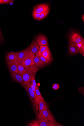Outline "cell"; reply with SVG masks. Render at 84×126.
Returning a JSON list of instances; mask_svg holds the SVG:
<instances>
[{
	"instance_id": "25",
	"label": "cell",
	"mask_w": 84,
	"mask_h": 126,
	"mask_svg": "<svg viewBox=\"0 0 84 126\" xmlns=\"http://www.w3.org/2000/svg\"><path fill=\"white\" fill-rule=\"evenodd\" d=\"M50 11H47V12L42 13L41 15L40 18L38 20H41L45 18L48 14Z\"/></svg>"
},
{
	"instance_id": "6",
	"label": "cell",
	"mask_w": 84,
	"mask_h": 126,
	"mask_svg": "<svg viewBox=\"0 0 84 126\" xmlns=\"http://www.w3.org/2000/svg\"><path fill=\"white\" fill-rule=\"evenodd\" d=\"M31 51L30 47H29L19 52L18 56V61L22 63L28 58Z\"/></svg>"
},
{
	"instance_id": "15",
	"label": "cell",
	"mask_w": 84,
	"mask_h": 126,
	"mask_svg": "<svg viewBox=\"0 0 84 126\" xmlns=\"http://www.w3.org/2000/svg\"><path fill=\"white\" fill-rule=\"evenodd\" d=\"M16 64L18 67L19 73L21 75L27 72L29 69V68H27L24 67L22 63L19 62L18 61L16 63Z\"/></svg>"
},
{
	"instance_id": "24",
	"label": "cell",
	"mask_w": 84,
	"mask_h": 126,
	"mask_svg": "<svg viewBox=\"0 0 84 126\" xmlns=\"http://www.w3.org/2000/svg\"><path fill=\"white\" fill-rule=\"evenodd\" d=\"M27 126H39V125L37 122L35 120L32 121Z\"/></svg>"
},
{
	"instance_id": "17",
	"label": "cell",
	"mask_w": 84,
	"mask_h": 126,
	"mask_svg": "<svg viewBox=\"0 0 84 126\" xmlns=\"http://www.w3.org/2000/svg\"><path fill=\"white\" fill-rule=\"evenodd\" d=\"M12 77L19 83L21 84L23 82L22 75L19 73H15L12 74L11 75Z\"/></svg>"
},
{
	"instance_id": "1",
	"label": "cell",
	"mask_w": 84,
	"mask_h": 126,
	"mask_svg": "<svg viewBox=\"0 0 84 126\" xmlns=\"http://www.w3.org/2000/svg\"><path fill=\"white\" fill-rule=\"evenodd\" d=\"M39 70V69L34 64L29 68V70L22 75L23 82L21 85L26 91H27V87L29 82L31 81V76L33 75H35Z\"/></svg>"
},
{
	"instance_id": "3",
	"label": "cell",
	"mask_w": 84,
	"mask_h": 126,
	"mask_svg": "<svg viewBox=\"0 0 84 126\" xmlns=\"http://www.w3.org/2000/svg\"><path fill=\"white\" fill-rule=\"evenodd\" d=\"M38 113L43 118L53 123L55 126H62L57 121L49 108H46L42 110L39 111Z\"/></svg>"
},
{
	"instance_id": "27",
	"label": "cell",
	"mask_w": 84,
	"mask_h": 126,
	"mask_svg": "<svg viewBox=\"0 0 84 126\" xmlns=\"http://www.w3.org/2000/svg\"><path fill=\"white\" fill-rule=\"evenodd\" d=\"M52 88L54 90H56L59 89L60 86L58 84L55 83L52 85Z\"/></svg>"
},
{
	"instance_id": "16",
	"label": "cell",
	"mask_w": 84,
	"mask_h": 126,
	"mask_svg": "<svg viewBox=\"0 0 84 126\" xmlns=\"http://www.w3.org/2000/svg\"><path fill=\"white\" fill-rule=\"evenodd\" d=\"M82 40L80 43L74 44L80 53L84 56V39L81 36Z\"/></svg>"
},
{
	"instance_id": "30",
	"label": "cell",
	"mask_w": 84,
	"mask_h": 126,
	"mask_svg": "<svg viewBox=\"0 0 84 126\" xmlns=\"http://www.w3.org/2000/svg\"><path fill=\"white\" fill-rule=\"evenodd\" d=\"M14 2V0H11L10 1L9 3L10 5H12L13 4Z\"/></svg>"
},
{
	"instance_id": "11",
	"label": "cell",
	"mask_w": 84,
	"mask_h": 126,
	"mask_svg": "<svg viewBox=\"0 0 84 126\" xmlns=\"http://www.w3.org/2000/svg\"><path fill=\"white\" fill-rule=\"evenodd\" d=\"M34 62L35 66L39 69L42 68L47 65L41 60L38 55V53L34 56Z\"/></svg>"
},
{
	"instance_id": "33",
	"label": "cell",
	"mask_w": 84,
	"mask_h": 126,
	"mask_svg": "<svg viewBox=\"0 0 84 126\" xmlns=\"http://www.w3.org/2000/svg\"><path fill=\"white\" fill-rule=\"evenodd\" d=\"M0 33H1L0 30Z\"/></svg>"
},
{
	"instance_id": "7",
	"label": "cell",
	"mask_w": 84,
	"mask_h": 126,
	"mask_svg": "<svg viewBox=\"0 0 84 126\" xmlns=\"http://www.w3.org/2000/svg\"><path fill=\"white\" fill-rule=\"evenodd\" d=\"M68 40L69 42L74 44L79 43L81 41V36L78 32H72L70 34Z\"/></svg>"
},
{
	"instance_id": "5",
	"label": "cell",
	"mask_w": 84,
	"mask_h": 126,
	"mask_svg": "<svg viewBox=\"0 0 84 126\" xmlns=\"http://www.w3.org/2000/svg\"><path fill=\"white\" fill-rule=\"evenodd\" d=\"M35 120L37 122L39 126H55L53 123L43 118L38 113L36 115Z\"/></svg>"
},
{
	"instance_id": "20",
	"label": "cell",
	"mask_w": 84,
	"mask_h": 126,
	"mask_svg": "<svg viewBox=\"0 0 84 126\" xmlns=\"http://www.w3.org/2000/svg\"><path fill=\"white\" fill-rule=\"evenodd\" d=\"M42 55L45 58L48 59L51 58L52 55L50 50H47L41 53Z\"/></svg>"
},
{
	"instance_id": "2",
	"label": "cell",
	"mask_w": 84,
	"mask_h": 126,
	"mask_svg": "<svg viewBox=\"0 0 84 126\" xmlns=\"http://www.w3.org/2000/svg\"><path fill=\"white\" fill-rule=\"evenodd\" d=\"M27 91L36 115L38 113L39 100L36 97L34 91L31 87L30 81L29 82L28 86Z\"/></svg>"
},
{
	"instance_id": "12",
	"label": "cell",
	"mask_w": 84,
	"mask_h": 126,
	"mask_svg": "<svg viewBox=\"0 0 84 126\" xmlns=\"http://www.w3.org/2000/svg\"><path fill=\"white\" fill-rule=\"evenodd\" d=\"M6 62L11 73L12 74L15 73H19L18 67L16 63L9 62L7 60Z\"/></svg>"
},
{
	"instance_id": "9",
	"label": "cell",
	"mask_w": 84,
	"mask_h": 126,
	"mask_svg": "<svg viewBox=\"0 0 84 126\" xmlns=\"http://www.w3.org/2000/svg\"><path fill=\"white\" fill-rule=\"evenodd\" d=\"M19 52H10L6 56V60L9 62L16 63L18 61V56Z\"/></svg>"
},
{
	"instance_id": "28",
	"label": "cell",
	"mask_w": 84,
	"mask_h": 126,
	"mask_svg": "<svg viewBox=\"0 0 84 126\" xmlns=\"http://www.w3.org/2000/svg\"><path fill=\"white\" fill-rule=\"evenodd\" d=\"M10 0H0V4H7L9 3Z\"/></svg>"
},
{
	"instance_id": "22",
	"label": "cell",
	"mask_w": 84,
	"mask_h": 126,
	"mask_svg": "<svg viewBox=\"0 0 84 126\" xmlns=\"http://www.w3.org/2000/svg\"><path fill=\"white\" fill-rule=\"evenodd\" d=\"M50 50V48L48 46H43L40 47L39 48V50L41 53L47 50Z\"/></svg>"
},
{
	"instance_id": "23",
	"label": "cell",
	"mask_w": 84,
	"mask_h": 126,
	"mask_svg": "<svg viewBox=\"0 0 84 126\" xmlns=\"http://www.w3.org/2000/svg\"><path fill=\"white\" fill-rule=\"evenodd\" d=\"M35 75H32L31 77L30 80L31 82L36 88L38 86L35 80Z\"/></svg>"
},
{
	"instance_id": "10",
	"label": "cell",
	"mask_w": 84,
	"mask_h": 126,
	"mask_svg": "<svg viewBox=\"0 0 84 126\" xmlns=\"http://www.w3.org/2000/svg\"><path fill=\"white\" fill-rule=\"evenodd\" d=\"M36 42L39 46H49L48 42L46 37L43 35H39L35 38Z\"/></svg>"
},
{
	"instance_id": "26",
	"label": "cell",
	"mask_w": 84,
	"mask_h": 126,
	"mask_svg": "<svg viewBox=\"0 0 84 126\" xmlns=\"http://www.w3.org/2000/svg\"><path fill=\"white\" fill-rule=\"evenodd\" d=\"M42 14H37L33 12V16L34 18L35 19L38 20L40 18Z\"/></svg>"
},
{
	"instance_id": "18",
	"label": "cell",
	"mask_w": 84,
	"mask_h": 126,
	"mask_svg": "<svg viewBox=\"0 0 84 126\" xmlns=\"http://www.w3.org/2000/svg\"><path fill=\"white\" fill-rule=\"evenodd\" d=\"M38 111L42 110L46 108H49V107L46 102L42 100H39L38 104Z\"/></svg>"
},
{
	"instance_id": "31",
	"label": "cell",
	"mask_w": 84,
	"mask_h": 126,
	"mask_svg": "<svg viewBox=\"0 0 84 126\" xmlns=\"http://www.w3.org/2000/svg\"><path fill=\"white\" fill-rule=\"evenodd\" d=\"M82 19L83 20V21L84 22V14H83V15L82 16Z\"/></svg>"
},
{
	"instance_id": "32",
	"label": "cell",
	"mask_w": 84,
	"mask_h": 126,
	"mask_svg": "<svg viewBox=\"0 0 84 126\" xmlns=\"http://www.w3.org/2000/svg\"><path fill=\"white\" fill-rule=\"evenodd\" d=\"M1 33H0V40L1 38Z\"/></svg>"
},
{
	"instance_id": "19",
	"label": "cell",
	"mask_w": 84,
	"mask_h": 126,
	"mask_svg": "<svg viewBox=\"0 0 84 126\" xmlns=\"http://www.w3.org/2000/svg\"><path fill=\"white\" fill-rule=\"evenodd\" d=\"M38 55L41 60L43 63L46 64H50L52 62L53 59L52 57L49 59H46L42 55L41 53L40 52L39 50L38 52Z\"/></svg>"
},
{
	"instance_id": "4",
	"label": "cell",
	"mask_w": 84,
	"mask_h": 126,
	"mask_svg": "<svg viewBox=\"0 0 84 126\" xmlns=\"http://www.w3.org/2000/svg\"><path fill=\"white\" fill-rule=\"evenodd\" d=\"M33 12L37 14H42L50 11L49 4H42L35 6L34 8Z\"/></svg>"
},
{
	"instance_id": "21",
	"label": "cell",
	"mask_w": 84,
	"mask_h": 126,
	"mask_svg": "<svg viewBox=\"0 0 84 126\" xmlns=\"http://www.w3.org/2000/svg\"><path fill=\"white\" fill-rule=\"evenodd\" d=\"M35 94L39 99L43 101H45L44 99L41 94L38 86L35 88Z\"/></svg>"
},
{
	"instance_id": "14",
	"label": "cell",
	"mask_w": 84,
	"mask_h": 126,
	"mask_svg": "<svg viewBox=\"0 0 84 126\" xmlns=\"http://www.w3.org/2000/svg\"><path fill=\"white\" fill-rule=\"evenodd\" d=\"M69 52L70 54H78V50L75 44L73 43L68 42Z\"/></svg>"
},
{
	"instance_id": "13",
	"label": "cell",
	"mask_w": 84,
	"mask_h": 126,
	"mask_svg": "<svg viewBox=\"0 0 84 126\" xmlns=\"http://www.w3.org/2000/svg\"><path fill=\"white\" fill-rule=\"evenodd\" d=\"M30 47L32 53L35 56L38 53L39 48L35 39H34L31 44Z\"/></svg>"
},
{
	"instance_id": "8",
	"label": "cell",
	"mask_w": 84,
	"mask_h": 126,
	"mask_svg": "<svg viewBox=\"0 0 84 126\" xmlns=\"http://www.w3.org/2000/svg\"><path fill=\"white\" fill-rule=\"evenodd\" d=\"M34 56L31 51L28 58L22 63L23 65L26 68H29L34 65Z\"/></svg>"
},
{
	"instance_id": "29",
	"label": "cell",
	"mask_w": 84,
	"mask_h": 126,
	"mask_svg": "<svg viewBox=\"0 0 84 126\" xmlns=\"http://www.w3.org/2000/svg\"><path fill=\"white\" fill-rule=\"evenodd\" d=\"M78 91H79L80 93L82 94V95L84 96V88L80 87L78 89Z\"/></svg>"
}]
</instances>
